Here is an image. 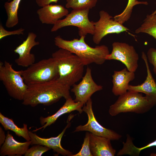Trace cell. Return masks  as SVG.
<instances>
[{"instance_id":"31","label":"cell","mask_w":156,"mask_h":156,"mask_svg":"<svg viewBox=\"0 0 156 156\" xmlns=\"http://www.w3.org/2000/svg\"><path fill=\"white\" fill-rule=\"evenodd\" d=\"M6 135L1 127H0V146L4 142L6 139Z\"/></svg>"},{"instance_id":"33","label":"cell","mask_w":156,"mask_h":156,"mask_svg":"<svg viewBox=\"0 0 156 156\" xmlns=\"http://www.w3.org/2000/svg\"><path fill=\"white\" fill-rule=\"evenodd\" d=\"M152 14H156V9Z\"/></svg>"},{"instance_id":"3","label":"cell","mask_w":156,"mask_h":156,"mask_svg":"<svg viewBox=\"0 0 156 156\" xmlns=\"http://www.w3.org/2000/svg\"><path fill=\"white\" fill-rule=\"evenodd\" d=\"M52 57L57 65L58 79L63 83L71 87L82 78L85 65L76 55L59 49L52 54Z\"/></svg>"},{"instance_id":"34","label":"cell","mask_w":156,"mask_h":156,"mask_svg":"<svg viewBox=\"0 0 156 156\" xmlns=\"http://www.w3.org/2000/svg\"><path fill=\"white\" fill-rule=\"evenodd\" d=\"M10 0H8V1H10Z\"/></svg>"},{"instance_id":"20","label":"cell","mask_w":156,"mask_h":156,"mask_svg":"<svg viewBox=\"0 0 156 156\" xmlns=\"http://www.w3.org/2000/svg\"><path fill=\"white\" fill-rule=\"evenodd\" d=\"M0 123L6 130H10L14 132L18 137H22L26 141H30L31 139L29 134L27 125L24 124L23 127H18L12 119L0 113Z\"/></svg>"},{"instance_id":"12","label":"cell","mask_w":156,"mask_h":156,"mask_svg":"<svg viewBox=\"0 0 156 156\" xmlns=\"http://www.w3.org/2000/svg\"><path fill=\"white\" fill-rule=\"evenodd\" d=\"M73 115H70L67 120V124L62 132L58 136L49 138H42L37 135L36 133L29 131V134L31 139V145L40 144L46 146L52 149L58 154L63 156H70L73 154L72 152L64 148L61 145V141L67 129L70 125V121Z\"/></svg>"},{"instance_id":"32","label":"cell","mask_w":156,"mask_h":156,"mask_svg":"<svg viewBox=\"0 0 156 156\" xmlns=\"http://www.w3.org/2000/svg\"><path fill=\"white\" fill-rule=\"evenodd\" d=\"M150 156H156V153H151L150 154Z\"/></svg>"},{"instance_id":"1","label":"cell","mask_w":156,"mask_h":156,"mask_svg":"<svg viewBox=\"0 0 156 156\" xmlns=\"http://www.w3.org/2000/svg\"><path fill=\"white\" fill-rule=\"evenodd\" d=\"M27 85L22 104L34 107L40 104L51 105L61 98L65 99L71 97L70 87L58 79L46 82Z\"/></svg>"},{"instance_id":"2","label":"cell","mask_w":156,"mask_h":156,"mask_svg":"<svg viewBox=\"0 0 156 156\" xmlns=\"http://www.w3.org/2000/svg\"><path fill=\"white\" fill-rule=\"evenodd\" d=\"M80 37L79 39L67 40L58 36L54 38V43L59 49L66 50L76 55L85 66L93 63L103 64L106 60V56L110 53L108 47L105 45L91 47L86 42L85 36Z\"/></svg>"},{"instance_id":"25","label":"cell","mask_w":156,"mask_h":156,"mask_svg":"<svg viewBox=\"0 0 156 156\" xmlns=\"http://www.w3.org/2000/svg\"><path fill=\"white\" fill-rule=\"evenodd\" d=\"M98 0H66L65 7L73 10L90 9L94 7Z\"/></svg>"},{"instance_id":"14","label":"cell","mask_w":156,"mask_h":156,"mask_svg":"<svg viewBox=\"0 0 156 156\" xmlns=\"http://www.w3.org/2000/svg\"><path fill=\"white\" fill-rule=\"evenodd\" d=\"M65 100L63 105L55 114L45 117L41 116L40 118V122L43 126L33 131L35 132L41 129L44 130L47 127L54 123L60 117L64 114L75 111L78 112L79 114L83 112L82 108L84 105L83 103L75 101L71 96Z\"/></svg>"},{"instance_id":"4","label":"cell","mask_w":156,"mask_h":156,"mask_svg":"<svg viewBox=\"0 0 156 156\" xmlns=\"http://www.w3.org/2000/svg\"><path fill=\"white\" fill-rule=\"evenodd\" d=\"M156 105V100L142 93L128 90L119 96L116 101L109 106L108 112L112 116L122 113L134 112L142 114Z\"/></svg>"},{"instance_id":"17","label":"cell","mask_w":156,"mask_h":156,"mask_svg":"<svg viewBox=\"0 0 156 156\" xmlns=\"http://www.w3.org/2000/svg\"><path fill=\"white\" fill-rule=\"evenodd\" d=\"M112 92L115 96H120L128 90L129 83L135 78L134 72L129 71L125 68L120 71H114L112 75Z\"/></svg>"},{"instance_id":"19","label":"cell","mask_w":156,"mask_h":156,"mask_svg":"<svg viewBox=\"0 0 156 156\" xmlns=\"http://www.w3.org/2000/svg\"><path fill=\"white\" fill-rule=\"evenodd\" d=\"M142 58L145 63L147 73L146 79L142 84L137 86L129 85L128 90L142 93L156 100V82L150 70L146 55L142 51Z\"/></svg>"},{"instance_id":"21","label":"cell","mask_w":156,"mask_h":156,"mask_svg":"<svg viewBox=\"0 0 156 156\" xmlns=\"http://www.w3.org/2000/svg\"><path fill=\"white\" fill-rule=\"evenodd\" d=\"M21 0H13L5 3L4 6L7 16L5 23L7 27H13L18 23V10Z\"/></svg>"},{"instance_id":"30","label":"cell","mask_w":156,"mask_h":156,"mask_svg":"<svg viewBox=\"0 0 156 156\" xmlns=\"http://www.w3.org/2000/svg\"><path fill=\"white\" fill-rule=\"evenodd\" d=\"M59 0H36L37 5L41 7L50 4L52 3H57Z\"/></svg>"},{"instance_id":"9","label":"cell","mask_w":156,"mask_h":156,"mask_svg":"<svg viewBox=\"0 0 156 156\" xmlns=\"http://www.w3.org/2000/svg\"><path fill=\"white\" fill-rule=\"evenodd\" d=\"M92 101L90 98L83 106L82 109L88 117L87 123L84 125H79L76 127L74 132L87 131L94 135L106 137L111 140H118L122 136L113 130L102 126L95 117L92 107Z\"/></svg>"},{"instance_id":"22","label":"cell","mask_w":156,"mask_h":156,"mask_svg":"<svg viewBox=\"0 0 156 156\" xmlns=\"http://www.w3.org/2000/svg\"><path fill=\"white\" fill-rule=\"evenodd\" d=\"M123 146L117 154V156L128 155L131 156H139L142 150L153 146H156V140L143 147L138 148L133 144L132 140L129 135H127L125 142H123Z\"/></svg>"},{"instance_id":"13","label":"cell","mask_w":156,"mask_h":156,"mask_svg":"<svg viewBox=\"0 0 156 156\" xmlns=\"http://www.w3.org/2000/svg\"><path fill=\"white\" fill-rule=\"evenodd\" d=\"M36 37L37 35L35 33L29 32L25 40L14 50V52L19 55L15 60L17 65L27 67L35 63V55L31 53V51L34 47L40 44L39 42L36 41Z\"/></svg>"},{"instance_id":"26","label":"cell","mask_w":156,"mask_h":156,"mask_svg":"<svg viewBox=\"0 0 156 156\" xmlns=\"http://www.w3.org/2000/svg\"><path fill=\"white\" fill-rule=\"evenodd\" d=\"M90 133L88 131L86 133L80 151L76 154H72L70 156H92L90 149Z\"/></svg>"},{"instance_id":"29","label":"cell","mask_w":156,"mask_h":156,"mask_svg":"<svg viewBox=\"0 0 156 156\" xmlns=\"http://www.w3.org/2000/svg\"><path fill=\"white\" fill-rule=\"evenodd\" d=\"M146 56L148 60L153 66V72L156 75V49L153 48L149 49Z\"/></svg>"},{"instance_id":"23","label":"cell","mask_w":156,"mask_h":156,"mask_svg":"<svg viewBox=\"0 0 156 156\" xmlns=\"http://www.w3.org/2000/svg\"><path fill=\"white\" fill-rule=\"evenodd\" d=\"M135 32L148 34L156 40V14H148L140 26L135 30Z\"/></svg>"},{"instance_id":"10","label":"cell","mask_w":156,"mask_h":156,"mask_svg":"<svg viewBox=\"0 0 156 156\" xmlns=\"http://www.w3.org/2000/svg\"><path fill=\"white\" fill-rule=\"evenodd\" d=\"M99 15V20L94 22V31L92 40L95 44H99L103 38L108 34H118L129 30L123 24L116 21L106 11L101 10Z\"/></svg>"},{"instance_id":"8","label":"cell","mask_w":156,"mask_h":156,"mask_svg":"<svg viewBox=\"0 0 156 156\" xmlns=\"http://www.w3.org/2000/svg\"><path fill=\"white\" fill-rule=\"evenodd\" d=\"M112 48L111 53L106 56V60L119 61L129 71L135 72L138 67L139 56L134 47L126 43L115 42L112 44Z\"/></svg>"},{"instance_id":"24","label":"cell","mask_w":156,"mask_h":156,"mask_svg":"<svg viewBox=\"0 0 156 156\" xmlns=\"http://www.w3.org/2000/svg\"><path fill=\"white\" fill-rule=\"evenodd\" d=\"M140 4L147 5L148 3L146 1H140L138 0H128L127 5L124 10L120 14L114 16V18L116 21L123 24L130 19L133 7Z\"/></svg>"},{"instance_id":"27","label":"cell","mask_w":156,"mask_h":156,"mask_svg":"<svg viewBox=\"0 0 156 156\" xmlns=\"http://www.w3.org/2000/svg\"><path fill=\"white\" fill-rule=\"evenodd\" d=\"M51 149L45 146L40 145H33L26 151L25 156H40Z\"/></svg>"},{"instance_id":"5","label":"cell","mask_w":156,"mask_h":156,"mask_svg":"<svg viewBox=\"0 0 156 156\" xmlns=\"http://www.w3.org/2000/svg\"><path fill=\"white\" fill-rule=\"evenodd\" d=\"M21 71L27 85L51 81L59 77L56 62L52 57L34 63L26 69Z\"/></svg>"},{"instance_id":"16","label":"cell","mask_w":156,"mask_h":156,"mask_svg":"<svg viewBox=\"0 0 156 156\" xmlns=\"http://www.w3.org/2000/svg\"><path fill=\"white\" fill-rule=\"evenodd\" d=\"M90 146L92 156H114L116 150L112 147L111 140L90 133Z\"/></svg>"},{"instance_id":"11","label":"cell","mask_w":156,"mask_h":156,"mask_svg":"<svg viewBox=\"0 0 156 156\" xmlns=\"http://www.w3.org/2000/svg\"><path fill=\"white\" fill-rule=\"evenodd\" d=\"M78 84H75L71 89L74 94V100L85 105L95 92L103 89V87L96 84L93 80L91 69L87 67L85 75Z\"/></svg>"},{"instance_id":"15","label":"cell","mask_w":156,"mask_h":156,"mask_svg":"<svg viewBox=\"0 0 156 156\" xmlns=\"http://www.w3.org/2000/svg\"><path fill=\"white\" fill-rule=\"evenodd\" d=\"M36 12L42 23L53 25L69 14L67 9L62 5L51 4L41 7Z\"/></svg>"},{"instance_id":"7","label":"cell","mask_w":156,"mask_h":156,"mask_svg":"<svg viewBox=\"0 0 156 156\" xmlns=\"http://www.w3.org/2000/svg\"><path fill=\"white\" fill-rule=\"evenodd\" d=\"M89 9L73 10L64 19L58 21L51 29L52 32L69 26L77 27L80 36H86L88 34L93 35L94 31V22L89 20L88 15Z\"/></svg>"},{"instance_id":"28","label":"cell","mask_w":156,"mask_h":156,"mask_svg":"<svg viewBox=\"0 0 156 156\" xmlns=\"http://www.w3.org/2000/svg\"><path fill=\"white\" fill-rule=\"evenodd\" d=\"M25 29L20 28L12 31H8L5 29L1 24H0V40H1L4 37L12 35H19L23 34Z\"/></svg>"},{"instance_id":"18","label":"cell","mask_w":156,"mask_h":156,"mask_svg":"<svg viewBox=\"0 0 156 156\" xmlns=\"http://www.w3.org/2000/svg\"><path fill=\"white\" fill-rule=\"evenodd\" d=\"M31 143L30 140L23 142L17 141L8 131L4 142L0 147V155L2 156L24 155Z\"/></svg>"},{"instance_id":"6","label":"cell","mask_w":156,"mask_h":156,"mask_svg":"<svg viewBox=\"0 0 156 156\" xmlns=\"http://www.w3.org/2000/svg\"><path fill=\"white\" fill-rule=\"evenodd\" d=\"M0 80L8 94L14 99L23 101L27 88L21 75V71H16L12 64L5 61L0 62Z\"/></svg>"}]
</instances>
